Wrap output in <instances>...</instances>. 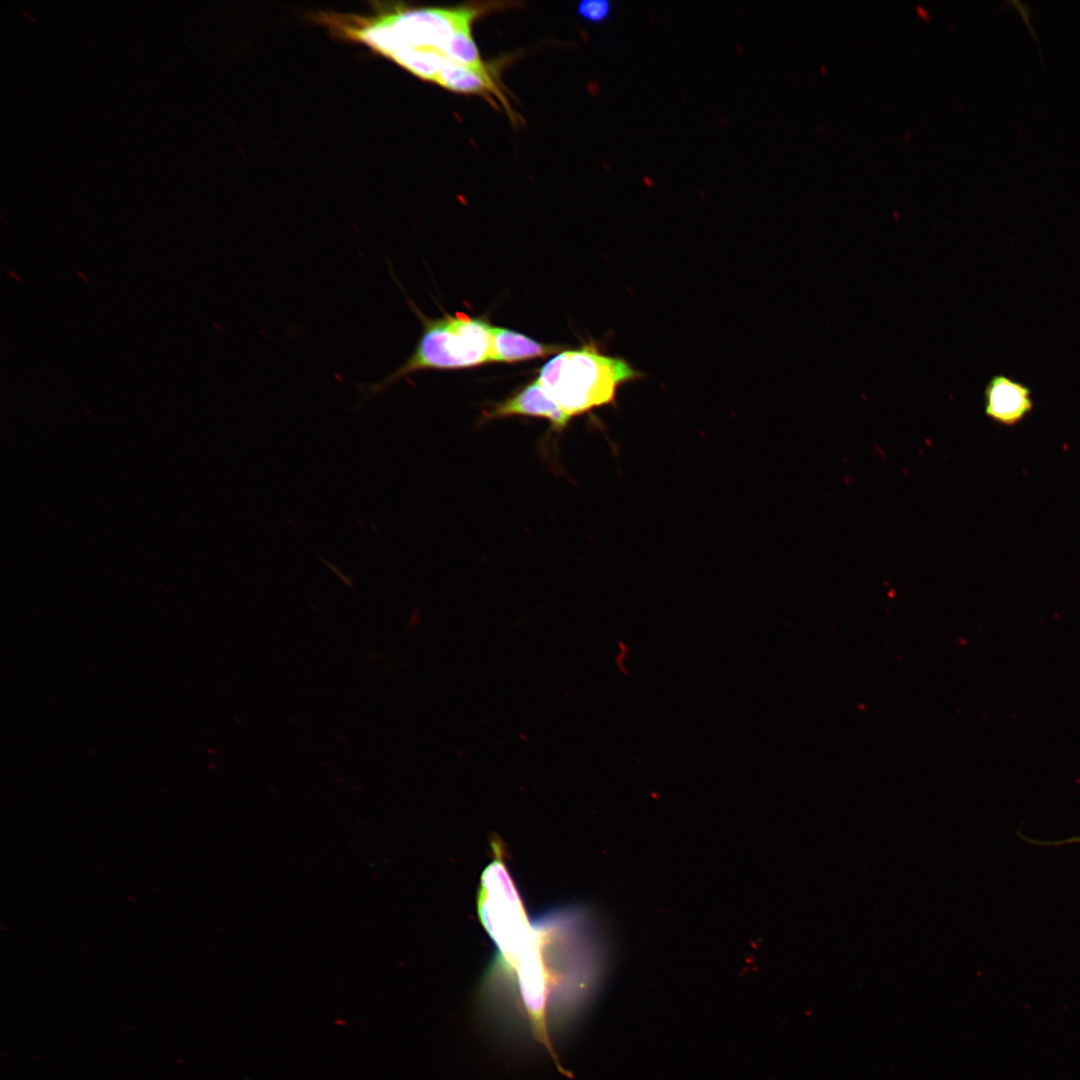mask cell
Here are the masks:
<instances>
[{"instance_id": "1", "label": "cell", "mask_w": 1080, "mask_h": 1080, "mask_svg": "<svg viewBox=\"0 0 1080 1080\" xmlns=\"http://www.w3.org/2000/svg\"><path fill=\"white\" fill-rule=\"evenodd\" d=\"M495 947L478 991L482 1012L495 1027L532 1040L568 1076L556 1045L602 977L607 944L600 922L583 906L558 907Z\"/></svg>"}, {"instance_id": "2", "label": "cell", "mask_w": 1080, "mask_h": 1080, "mask_svg": "<svg viewBox=\"0 0 1080 1080\" xmlns=\"http://www.w3.org/2000/svg\"><path fill=\"white\" fill-rule=\"evenodd\" d=\"M639 377L625 360L589 344L555 354L542 366L537 380L572 419L613 403L619 386Z\"/></svg>"}, {"instance_id": "3", "label": "cell", "mask_w": 1080, "mask_h": 1080, "mask_svg": "<svg viewBox=\"0 0 1080 1080\" xmlns=\"http://www.w3.org/2000/svg\"><path fill=\"white\" fill-rule=\"evenodd\" d=\"M423 322V333L408 359L383 380L364 386L375 396L400 379L427 369H459L490 362L491 333L486 321L464 313L428 319L413 306Z\"/></svg>"}, {"instance_id": "4", "label": "cell", "mask_w": 1080, "mask_h": 1080, "mask_svg": "<svg viewBox=\"0 0 1080 1080\" xmlns=\"http://www.w3.org/2000/svg\"><path fill=\"white\" fill-rule=\"evenodd\" d=\"M512 416L544 418L550 422L555 431H562L571 421V418L550 397L537 379L484 412L486 420Z\"/></svg>"}, {"instance_id": "5", "label": "cell", "mask_w": 1080, "mask_h": 1080, "mask_svg": "<svg viewBox=\"0 0 1080 1080\" xmlns=\"http://www.w3.org/2000/svg\"><path fill=\"white\" fill-rule=\"evenodd\" d=\"M985 414L994 422L1013 426L1032 410L1031 390L1003 374L994 375L984 390Z\"/></svg>"}, {"instance_id": "6", "label": "cell", "mask_w": 1080, "mask_h": 1080, "mask_svg": "<svg viewBox=\"0 0 1080 1080\" xmlns=\"http://www.w3.org/2000/svg\"><path fill=\"white\" fill-rule=\"evenodd\" d=\"M490 333V362H519L557 354L563 349L560 345L543 344L506 328L491 326Z\"/></svg>"}, {"instance_id": "7", "label": "cell", "mask_w": 1080, "mask_h": 1080, "mask_svg": "<svg viewBox=\"0 0 1080 1080\" xmlns=\"http://www.w3.org/2000/svg\"><path fill=\"white\" fill-rule=\"evenodd\" d=\"M436 83L456 92L493 93L502 102H505L488 69L477 70L445 60L438 73Z\"/></svg>"}, {"instance_id": "8", "label": "cell", "mask_w": 1080, "mask_h": 1080, "mask_svg": "<svg viewBox=\"0 0 1080 1080\" xmlns=\"http://www.w3.org/2000/svg\"><path fill=\"white\" fill-rule=\"evenodd\" d=\"M441 53L446 60L477 70H487L482 63L477 46L471 35V26L457 31L444 46Z\"/></svg>"}, {"instance_id": "9", "label": "cell", "mask_w": 1080, "mask_h": 1080, "mask_svg": "<svg viewBox=\"0 0 1080 1080\" xmlns=\"http://www.w3.org/2000/svg\"><path fill=\"white\" fill-rule=\"evenodd\" d=\"M610 11V4L606 0H584L578 6V13L594 22L605 19Z\"/></svg>"}, {"instance_id": "10", "label": "cell", "mask_w": 1080, "mask_h": 1080, "mask_svg": "<svg viewBox=\"0 0 1080 1080\" xmlns=\"http://www.w3.org/2000/svg\"><path fill=\"white\" fill-rule=\"evenodd\" d=\"M1018 835H1019V837L1021 839L1025 840L1026 842L1030 843L1031 845H1036V846L1059 847V846H1063V845L1080 844V836L1069 837V838L1061 839V840L1044 841V840L1030 839V838H1027L1026 836L1021 835L1020 833H1018Z\"/></svg>"}]
</instances>
